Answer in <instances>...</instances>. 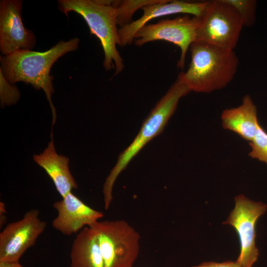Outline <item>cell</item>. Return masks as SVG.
Listing matches in <instances>:
<instances>
[{
	"label": "cell",
	"mask_w": 267,
	"mask_h": 267,
	"mask_svg": "<svg viewBox=\"0 0 267 267\" xmlns=\"http://www.w3.org/2000/svg\"><path fill=\"white\" fill-rule=\"evenodd\" d=\"M79 44V39L75 38L66 42L60 41L44 52L21 50L0 57V70L10 84L22 82L30 84L36 89L43 90L51 110L52 126L55 122L56 113L51 100L54 78L50 75V71L60 57L77 49Z\"/></svg>",
	"instance_id": "obj_1"
},
{
	"label": "cell",
	"mask_w": 267,
	"mask_h": 267,
	"mask_svg": "<svg viewBox=\"0 0 267 267\" xmlns=\"http://www.w3.org/2000/svg\"><path fill=\"white\" fill-rule=\"evenodd\" d=\"M189 67L178 77L189 89L210 93L226 87L233 79L238 59L233 50H225L200 41L190 46Z\"/></svg>",
	"instance_id": "obj_2"
},
{
	"label": "cell",
	"mask_w": 267,
	"mask_h": 267,
	"mask_svg": "<svg viewBox=\"0 0 267 267\" xmlns=\"http://www.w3.org/2000/svg\"><path fill=\"white\" fill-rule=\"evenodd\" d=\"M190 90L178 77L165 94L158 101L145 119L132 142L119 155L117 163L106 178L103 185L104 208L108 210L113 199L114 183L132 159L151 140L164 130L176 111L179 100Z\"/></svg>",
	"instance_id": "obj_3"
},
{
	"label": "cell",
	"mask_w": 267,
	"mask_h": 267,
	"mask_svg": "<svg viewBox=\"0 0 267 267\" xmlns=\"http://www.w3.org/2000/svg\"><path fill=\"white\" fill-rule=\"evenodd\" d=\"M59 8L66 15L71 11L80 14L88 24L90 33L100 40L103 49V66L106 70L115 69V75L124 68L123 60L117 50L120 40L116 22V10L94 0H60Z\"/></svg>",
	"instance_id": "obj_4"
},
{
	"label": "cell",
	"mask_w": 267,
	"mask_h": 267,
	"mask_svg": "<svg viewBox=\"0 0 267 267\" xmlns=\"http://www.w3.org/2000/svg\"><path fill=\"white\" fill-rule=\"evenodd\" d=\"M94 230L105 267H132L139 250L140 235L123 220L97 221Z\"/></svg>",
	"instance_id": "obj_5"
},
{
	"label": "cell",
	"mask_w": 267,
	"mask_h": 267,
	"mask_svg": "<svg viewBox=\"0 0 267 267\" xmlns=\"http://www.w3.org/2000/svg\"><path fill=\"white\" fill-rule=\"evenodd\" d=\"M196 41L233 50L243 27L236 10L224 0L208 1L201 15Z\"/></svg>",
	"instance_id": "obj_6"
},
{
	"label": "cell",
	"mask_w": 267,
	"mask_h": 267,
	"mask_svg": "<svg viewBox=\"0 0 267 267\" xmlns=\"http://www.w3.org/2000/svg\"><path fill=\"white\" fill-rule=\"evenodd\" d=\"M201 17L188 15L173 19H164L155 24H147L141 27L134 36V44H143L157 40H164L178 46L180 56L177 66L182 69L184 66L187 51L196 41Z\"/></svg>",
	"instance_id": "obj_7"
},
{
	"label": "cell",
	"mask_w": 267,
	"mask_h": 267,
	"mask_svg": "<svg viewBox=\"0 0 267 267\" xmlns=\"http://www.w3.org/2000/svg\"><path fill=\"white\" fill-rule=\"evenodd\" d=\"M267 210V204L249 199L243 194L235 198V207L222 223L234 227L240 246L236 260L240 267H252L258 260L259 250L256 246L255 226L259 218Z\"/></svg>",
	"instance_id": "obj_8"
},
{
	"label": "cell",
	"mask_w": 267,
	"mask_h": 267,
	"mask_svg": "<svg viewBox=\"0 0 267 267\" xmlns=\"http://www.w3.org/2000/svg\"><path fill=\"white\" fill-rule=\"evenodd\" d=\"M39 215V210L31 209L21 219L8 224L0 232V262H19L24 253L35 245L47 225Z\"/></svg>",
	"instance_id": "obj_9"
},
{
	"label": "cell",
	"mask_w": 267,
	"mask_h": 267,
	"mask_svg": "<svg viewBox=\"0 0 267 267\" xmlns=\"http://www.w3.org/2000/svg\"><path fill=\"white\" fill-rule=\"evenodd\" d=\"M22 7L20 0H0V49L5 56L18 50H31L35 46L34 33L23 25Z\"/></svg>",
	"instance_id": "obj_10"
},
{
	"label": "cell",
	"mask_w": 267,
	"mask_h": 267,
	"mask_svg": "<svg viewBox=\"0 0 267 267\" xmlns=\"http://www.w3.org/2000/svg\"><path fill=\"white\" fill-rule=\"evenodd\" d=\"M52 206L57 215L52 221V226L66 235L75 234L86 226H90L103 216L102 212L89 207L72 192Z\"/></svg>",
	"instance_id": "obj_11"
},
{
	"label": "cell",
	"mask_w": 267,
	"mask_h": 267,
	"mask_svg": "<svg viewBox=\"0 0 267 267\" xmlns=\"http://www.w3.org/2000/svg\"><path fill=\"white\" fill-rule=\"evenodd\" d=\"M208 1L188 2L179 0H163L161 2L147 5L141 9V17L118 29L119 46L130 44L134 40L136 33L152 19L166 15L185 13L201 17Z\"/></svg>",
	"instance_id": "obj_12"
},
{
	"label": "cell",
	"mask_w": 267,
	"mask_h": 267,
	"mask_svg": "<svg viewBox=\"0 0 267 267\" xmlns=\"http://www.w3.org/2000/svg\"><path fill=\"white\" fill-rule=\"evenodd\" d=\"M47 147L40 154L33 156L34 161L42 168L52 180L56 190L61 197H64L72 189L78 188L69 167V158L56 152L52 138Z\"/></svg>",
	"instance_id": "obj_13"
},
{
	"label": "cell",
	"mask_w": 267,
	"mask_h": 267,
	"mask_svg": "<svg viewBox=\"0 0 267 267\" xmlns=\"http://www.w3.org/2000/svg\"><path fill=\"white\" fill-rule=\"evenodd\" d=\"M221 120L224 129L235 133L249 142L253 140L259 124L256 106L249 95L243 97L239 106L224 109Z\"/></svg>",
	"instance_id": "obj_14"
},
{
	"label": "cell",
	"mask_w": 267,
	"mask_h": 267,
	"mask_svg": "<svg viewBox=\"0 0 267 267\" xmlns=\"http://www.w3.org/2000/svg\"><path fill=\"white\" fill-rule=\"evenodd\" d=\"M70 267H105L96 234L86 226L74 239L70 253Z\"/></svg>",
	"instance_id": "obj_15"
},
{
	"label": "cell",
	"mask_w": 267,
	"mask_h": 267,
	"mask_svg": "<svg viewBox=\"0 0 267 267\" xmlns=\"http://www.w3.org/2000/svg\"><path fill=\"white\" fill-rule=\"evenodd\" d=\"M163 1V0H113L111 6L116 10L117 25L123 27L132 22V17L138 9H141L147 5L159 3Z\"/></svg>",
	"instance_id": "obj_16"
},
{
	"label": "cell",
	"mask_w": 267,
	"mask_h": 267,
	"mask_svg": "<svg viewBox=\"0 0 267 267\" xmlns=\"http://www.w3.org/2000/svg\"><path fill=\"white\" fill-rule=\"evenodd\" d=\"M237 11L243 26H253L256 19L257 1L255 0H224Z\"/></svg>",
	"instance_id": "obj_17"
},
{
	"label": "cell",
	"mask_w": 267,
	"mask_h": 267,
	"mask_svg": "<svg viewBox=\"0 0 267 267\" xmlns=\"http://www.w3.org/2000/svg\"><path fill=\"white\" fill-rule=\"evenodd\" d=\"M251 151L249 155L267 165V132L260 125L253 140L249 142Z\"/></svg>",
	"instance_id": "obj_18"
},
{
	"label": "cell",
	"mask_w": 267,
	"mask_h": 267,
	"mask_svg": "<svg viewBox=\"0 0 267 267\" xmlns=\"http://www.w3.org/2000/svg\"><path fill=\"white\" fill-rule=\"evenodd\" d=\"M18 89L12 85L0 70V98L1 105L9 106L15 104L20 97Z\"/></svg>",
	"instance_id": "obj_19"
},
{
	"label": "cell",
	"mask_w": 267,
	"mask_h": 267,
	"mask_svg": "<svg viewBox=\"0 0 267 267\" xmlns=\"http://www.w3.org/2000/svg\"><path fill=\"white\" fill-rule=\"evenodd\" d=\"M192 267H240L237 262L227 261L222 263L215 262H204Z\"/></svg>",
	"instance_id": "obj_20"
},
{
	"label": "cell",
	"mask_w": 267,
	"mask_h": 267,
	"mask_svg": "<svg viewBox=\"0 0 267 267\" xmlns=\"http://www.w3.org/2000/svg\"><path fill=\"white\" fill-rule=\"evenodd\" d=\"M6 209L5 207V204L3 202H0V226L3 225V224L6 222Z\"/></svg>",
	"instance_id": "obj_21"
},
{
	"label": "cell",
	"mask_w": 267,
	"mask_h": 267,
	"mask_svg": "<svg viewBox=\"0 0 267 267\" xmlns=\"http://www.w3.org/2000/svg\"><path fill=\"white\" fill-rule=\"evenodd\" d=\"M0 267H24L19 262H0Z\"/></svg>",
	"instance_id": "obj_22"
}]
</instances>
